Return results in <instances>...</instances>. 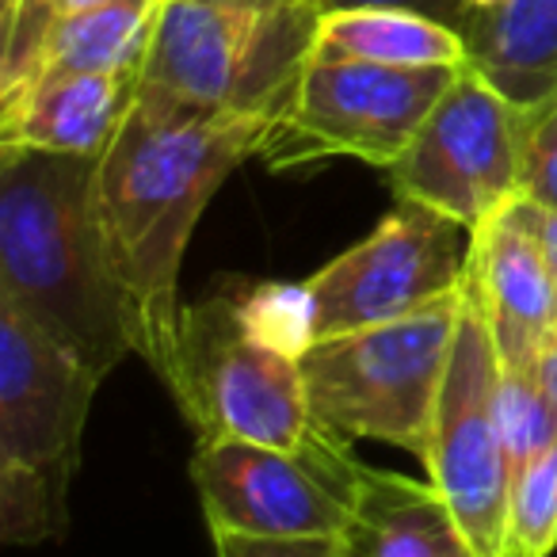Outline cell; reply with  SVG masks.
Returning a JSON list of instances; mask_svg holds the SVG:
<instances>
[{
    "label": "cell",
    "instance_id": "6da1fadb",
    "mask_svg": "<svg viewBox=\"0 0 557 557\" xmlns=\"http://www.w3.org/2000/svg\"><path fill=\"white\" fill-rule=\"evenodd\" d=\"M278 119L199 111L138 92L96 169V207L138 313V356L169 386L180 348V268L202 210Z\"/></svg>",
    "mask_w": 557,
    "mask_h": 557
},
{
    "label": "cell",
    "instance_id": "7a4b0ae2",
    "mask_svg": "<svg viewBox=\"0 0 557 557\" xmlns=\"http://www.w3.org/2000/svg\"><path fill=\"white\" fill-rule=\"evenodd\" d=\"M96 157L0 146V302L108 379L138 351V313L96 207Z\"/></svg>",
    "mask_w": 557,
    "mask_h": 557
},
{
    "label": "cell",
    "instance_id": "3957f363",
    "mask_svg": "<svg viewBox=\"0 0 557 557\" xmlns=\"http://www.w3.org/2000/svg\"><path fill=\"white\" fill-rule=\"evenodd\" d=\"M318 20L313 0H157L138 92L283 119L313 58Z\"/></svg>",
    "mask_w": 557,
    "mask_h": 557
},
{
    "label": "cell",
    "instance_id": "277c9868",
    "mask_svg": "<svg viewBox=\"0 0 557 557\" xmlns=\"http://www.w3.org/2000/svg\"><path fill=\"white\" fill-rule=\"evenodd\" d=\"M100 379L16 306L0 302V531L39 542L65 527V488Z\"/></svg>",
    "mask_w": 557,
    "mask_h": 557
},
{
    "label": "cell",
    "instance_id": "5b68a950",
    "mask_svg": "<svg viewBox=\"0 0 557 557\" xmlns=\"http://www.w3.org/2000/svg\"><path fill=\"white\" fill-rule=\"evenodd\" d=\"M169 394L199 440L302 450L325 428L310 409L298 344L268 333L252 306L233 298L184 306Z\"/></svg>",
    "mask_w": 557,
    "mask_h": 557
},
{
    "label": "cell",
    "instance_id": "8992f818",
    "mask_svg": "<svg viewBox=\"0 0 557 557\" xmlns=\"http://www.w3.org/2000/svg\"><path fill=\"white\" fill-rule=\"evenodd\" d=\"M462 295L417 318L325 336L298 348L310 409L344 440H374L424 458L455 348Z\"/></svg>",
    "mask_w": 557,
    "mask_h": 557
},
{
    "label": "cell",
    "instance_id": "52a82bcc",
    "mask_svg": "<svg viewBox=\"0 0 557 557\" xmlns=\"http://www.w3.org/2000/svg\"><path fill=\"white\" fill-rule=\"evenodd\" d=\"M473 230L424 202L397 199L371 237L329 260L298 287V341L417 318L462 295Z\"/></svg>",
    "mask_w": 557,
    "mask_h": 557
},
{
    "label": "cell",
    "instance_id": "ba28073f",
    "mask_svg": "<svg viewBox=\"0 0 557 557\" xmlns=\"http://www.w3.org/2000/svg\"><path fill=\"white\" fill-rule=\"evenodd\" d=\"M363 462L351 440L321 428L302 450L248 440H199L191 481L210 534L341 539L351 523Z\"/></svg>",
    "mask_w": 557,
    "mask_h": 557
},
{
    "label": "cell",
    "instance_id": "9c48e42d",
    "mask_svg": "<svg viewBox=\"0 0 557 557\" xmlns=\"http://www.w3.org/2000/svg\"><path fill=\"white\" fill-rule=\"evenodd\" d=\"M458 70L310 58L263 157L271 169L318 157H356L374 169H394Z\"/></svg>",
    "mask_w": 557,
    "mask_h": 557
},
{
    "label": "cell",
    "instance_id": "30bf717a",
    "mask_svg": "<svg viewBox=\"0 0 557 557\" xmlns=\"http://www.w3.org/2000/svg\"><path fill=\"white\" fill-rule=\"evenodd\" d=\"M424 466L473 554L504 557L511 458L500 432V359L485 313L466 287Z\"/></svg>",
    "mask_w": 557,
    "mask_h": 557
},
{
    "label": "cell",
    "instance_id": "8fae6325",
    "mask_svg": "<svg viewBox=\"0 0 557 557\" xmlns=\"http://www.w3.org/2000/svg\"><path fill=\"white\" fill-rule=\"evenodd\" d=\"M527 123L531 111L516 108L478 70L462 65L386 172L401 199L478 230L523 195Z\"/></svg>",
    "mask_w": 557,
    "mask_h": 557
},
{
    "label": "cell",
    "instance_id": "7c38bea8",
    "mask_svg": "<svg viewBox=\"0 0 557 557\" xmlns=\"http://www.w3.org/2000/svg\"><path fill=\"white\" fill-rule=\"evenodd\" d=\"M466 290L485 313L500 371H539V356L557 333V275L523 195L473 230Z\"/></svg>",
    "mask_w": 557,
    "mask_h": 557
},
{
    "label": "cell",
    "instance_id": "4fadbf2b",
    "mask_svg": "<svg viewBox=\"0 0 557 557\" xmlns=\"http://www.w3.org/2000/svg\"><path fill=\"white\" fill-rule=\"evenodd\" d=\"M138 81L141 70L39 81L0 103V146L100 161L138 100Z\"/></svg>",
    "mask_w": 557,
    "mask_h": 557
},
{
    "label": "cell",
    "instance_id": "5bb4252c",
    "mask_svg": "<svg viewBox=\"0 0 557 557\" xmlns=\"http://www.w3.org/2000/svg\"><path fill=\"white\" fill-rule=\"evenodd\" d=\"M344 557H478L432 481L363 466Z\"/></svg>",
    "mask_w": 557,
    "mask_h": 557
},
{
    "label": "cell",
    "instance_id": "9a60e30c",
    "mask_svg": "<svg viewBox=\"0 0 557 557\" xmlns=\"http://www.w3.org/2000/svg\"><path fill=\"white\" fill-rule=\"evenodd\" d=\"M466 54L516 108L557 100V0H493L466 27Z\"/></svg>",
    "mask_w": 557,
    "mask_h": 557
},
{
    "label": "cell",
    "instance_id": "2e32d148",
    "mask_svg": "<svg viewBox=\"0 0 557 557\" xmlns=\"http://www.w3.org/2000/svg\"><path fill=\"white\" fill-rule=\"evenodd\" d=\"M313 58L333 62L401 65V70H432V65H466L462 32L432 16L405 9H336L318 20Z\"/></svg>",
    "mask_w": 557,
    "mask_h": 557
},
{
    "label": "cell",
    "instance_id": "e0dca14e",
    "mask_svg": "<svg viewBox=\"0 0 557 557\" xmlns=\"http://www.w3.org/2000/svg\"><path fill=\"white\" fill-rule=\"evenodd\" d=\"M153 16L157 0H111V4H100L92 12L58 20L42 39L27 81L12 96L39 85V81L70 77V73L141 70L149 39H153ZM12 96H4V100H12Z\"/></svg>",
    "mask_w": 557,
    "mask_h": 557
},
{
    "label": "cell",
    "instance_id": "ac0fdd59",
    "mask_svg": "<svg viewBox=\"0 0 557 557\" xmlns=\"http://www.w3.org/2000/svg\"><path fill=\"white\" fill-rule=\"evenodd\" d=\"M557 549V443L511 473L504 557H549Z\"/></svg>",
    "mask_w": 557,
    "mask_h": 557
},
{
    "label": "cell",
    "instance_id": "d6986e66",
    "mask_svg": "<svg viewBox=\"0 0 557 557\" xmlns=\"http://www.w3.org/2000/svg\"><path fill=\"white\" fill-rule=\"evenodd\" d=\"M100 4L111 0H0V100L27 81L42 39L58 20L92 12Z\"/></svg>",
    "mask_w": 557,
    "mask_h": 557
},
{
    "label": "cell",
    "instance_id": "ffe728a7",
    "mask_svg": "<svg viewBox=\"0 0 557 557\" xmlns=\"http://www.w3.org/2000/svg\"><path fill=\"white\" fill-rule=\"evenodd\" d=\"M500 432L511 458V473L557 443V405L542 389L539 371L504 374L500 371Z\"/></svg>",
    "mask_w": 557,
    "mask_h": 557
},
{
    "label": "cell",
    "instance_id": "44dd1931",
    "mask_svg": "<svg viewBox=\"0 0 557 557\" xmlns=\"http://www.w3.org/2000/svg\"><path fill=\"white\" fill-rule=\"evenodd\" d=\"M523 199L557 210V100L531 111L527 123Z\"/></svg>",
    "mask_w": 557,
    "mask_h": 557
},
{
    "label": "cell",
    "instance_id": "7402d4cb",
    "mask_svg": "<svg viewBox=\"0 0 557 557\" xmlns=\"http://www.w3.org/2000/svg\"><path fill=\"white\" fill-rule=\"evenodd\" d=\"M218 557H344L341 539H248L214 534Z\"/></svg>",
    "mask_w": 557,
    "mask_h": 557
},
{
    "label": "cell",
    "instance_id": "603a6c76",
    "mask_svg": "<svg viewBox=\"0 0 557 557\" xmlns=\"http://www.w3.org/2000/svg\"><path fill=\"white\" fill-rule=\"evenodd\" d=\"M313 9L325 16L336 9H405V12H420V16H432L440 24L455 27L466 35L473 20V4L470 0H313Z\"/></svg>",
    "mask_w": 557,
    "mask_h": 557
},
{
    "label": "cell",
    "instance_id": "cb8c5ba5",
    "mask_svg": "<svg viewBox=\"0 0 557 557\" xmlns=\"http://www.w3.org/2000/svg\"><path fill=\"white\" fill-rule=\"evenodd\" d=\"M539 382H542V389L549 394V401L557 405V336L546 344V351L539 356Z\"/></svg>",
    "mask_w": 557,
    "mask_h": 557
},
{
    "label": "cell",
    "instance_id": "d4e9b609",
    "mask_svg": "<svg viewBox=\"0 0 557 557\" xmlns=\"http://www.w3.org/2000/svg\"><path fill=\"white\" fill-rule=\"evenodd\" d=\"M470 4H473V16H478V12L485 9V4H493V0H470Z\"/></svg>",
    "mask_w": 557,
    "mask_h": 557
},
{
    "label": "cell",
    "instance_id": "484cf974",
    "mask_svg": "<svg viewBox=\"0 0 557 557\" xmlns=\"http://www.w3.org/2000/svg\"><path fill=\"white\" fill-rule=\"evenodd\" d=\"M549 260H554V275H557V256H549ZM557 336V333H554Z\"/></svg>",
    "mask_w": 557,
    "mask_h": 557
}]
</instances>
